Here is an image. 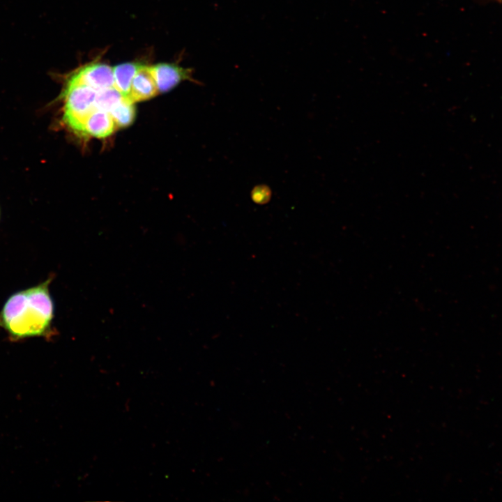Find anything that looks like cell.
<instances>
[{
    "label": "cell",
    "instance_id": "8992f818",
    "mask_svg": "<svg viewBox=\"0 0 502 502\" xmlns=\"http://www.w3.org/2000/svg\"><path fill=\"white\" fill-rule=\"evenodd\" d=\"M50 280L43 284L26 289L29 303L50 321L53 317L54 306L50 297L48 284Z\"/></svg>",
    "mask_w": 502,
    "mask_h": 502
},
{
    "label": "cell",
    "instance_id": "6da1fadb",
    "mask_svg": "<svg viewBox=\"0 0 502 502\" xmlns=\"http://www.w3.org/2000/svg\"><path fill=\"white\" fill-rule=\"evenodd\" d=\"M0 319L16 338L43 335L51 322L29 303L26 290L14 294L7 300Z\"/></svg>",
    "mask_w": 502,
    "mask_h": 502
},
{
    "label": "cell",
    "instance_id": "5b68a950",
    "mask_svg": "<svg viewBox=\"0 0 502 502\" xmlns=\"http://www.w3.org/2000/svg\"><path fill=\"white\" fill-rule=\"evenodd\" d=\"M116 128V124L108 112L96 109L84 121L81 136L105 138L110 135Z\"/></svg>",
    "mask_w": 502,
    "mask_h": 502
},
{
    "label": "cell",
    "instance_id": "8fae6325",
    "mask_svg": "<svg viewBox=\"0 0 502 502\" xmlns=\"http://www.w3.org/2000/svg\"><path fill=\"white\" fill-rule=\"evenodd\" d=\"M474 1H477V2H478V3H485V2L489 1H496V2L499 3H501V0H474Z\"/></svg>",
    "mask_w": 502,
    "mask_h": 502
},
{
    "label": "cell",
    "instance_id": "9c48e42d",
    "mask_svg": "<svg viewBox=\"0 0 502 502\" xmlns=\"http://www.w3.org/2000/svg\"><path fill=\"white\" fill-rule=\"evenodd\" d=\"M125 96L114 86L98 91L94 102V109L109 112Z\"/></svg>",
    "mask_w": 502,
    "mask_h": 502
},
{
    "label": "cell",
    "instance_id": "7a4b0ae2",
    "mask_svg": "<svg viewBox=\"0 0 502 502\" xmlns=\"http://www.w3.org/2000/svg\"><path fill=\"white\" fill-rule=\"evenodd\" d=\"M69 75L96 91L114 86L113 69L105 63H88L77 68Z\"/></svg>",
    "mask_w": 502,
    "mask_h": 502
},
{
    "label": "cell",
    "instance_id": "277c9868",
    "mask_svg": "<svg viewBox=\"0 0 502 502\" xmlns=\"http://www.w3.org/2000/svg\"><path fill=\"white\" fill-rule=\"evenodd\" d=\"M158 91L150 66H140L130 86L129 99L133 102L150 99L158 94Z\"/></svg>",
    "mask_w": 502,
    "mask_h": 502
},
{
    "label": "cell",
    "instance_id": "ba28073f",
    "mask_svg": "<svg viewBox=\"0 0 502 502\" xmlns=\"http://www.w3.org/2000/svg\"><path fill=\"white\" fill-rule=\"evenodd\" d=\"M109 113L116 127H126L132 123L135 118L134 102L125 97Z\"/></svg>",
    "mask_w": 502,
    "mask_h": 502
},
{
    "label": "cell",
    "instance_id": "30bf717a",
    "mask_svg": "<svg viewBox=\"0 0 502 502\" xmlns=\"http://www.w3.org/2000/svg\"><path fill=\"white\" fill-rule=\"evenodd\" d=\"M271 190L266 185L256 186L252 192V199L258 204H264L271 198Z\"/></svg>",
    "mask_w": 502,
    "mask_h": 502
},
{
    "label": "cell",
    "instance_id": "52a82bcc",
    "mask_svg": "<svg viewBox=\"0 0 502 502\" xmlns=\"http://www.w3.org/2000/svg\"><path fill=\"white\" fill-rule=\"evenodd\" d=\"M140 66L139 63L130 62L121 63L112 68L114 86L123 96L128 98L132 81Z\"/></svg>",
    "mask_w": 502,
    "mask_h": 502
},
{
    "label": "cell",
    "instance_id": "3957f363",
    "mask_svg": "<svg viewBox=\"0 0 502 502\" xmlns=\"http://www.w3.org/2000/svg\"><path fill=\"white\" fill-rule=\"evenodd\" d=\"M150 68L158 92L169 91L189 74L188 70L170 63H158Z\"/></svg>",
    "mask_w": 502,
    "mask_h": 502
}]
</instances>
